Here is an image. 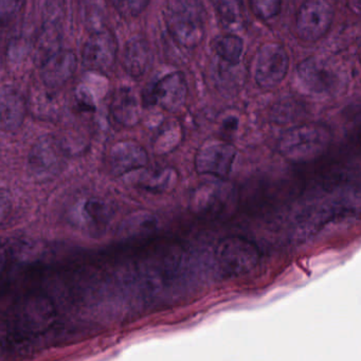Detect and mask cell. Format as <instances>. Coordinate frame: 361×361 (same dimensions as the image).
I'll list each match as a JSON object with an SVG mask.
<instances>
[{"label": "cell", "mask_w": 361, "mask_h": 361, "mask_svg": "<svg viewBox=\"0 0 361 361\" xmlns=\"http://www.w3.org/2000/svg\"><path fill=\"white\" fill-rule=\"evenodd\" d=\"M204 7L200 0H173L166 22L172 39L183 47L194 49L204 37Z\"/></svg>", "instance_id": "cell-1"}, {"label": "cell", "mask_w": 361, "mask_h": 361, "mask_svg": "<svg viewBox=\"0 0 361 361\" xmlns=\"http://www.w3.org/2000/svg\"><path fill=\"white\" fill-rule=\"evenodd\" d=\"M331 141V134L321 124L310 123L286 130L279 142L280 153L293 162L316 159L324 153Z\"/></svg>", "instance_id": "cell-2"}, {"label": "cell", "mask_w": 361, "mask_h": 361, "mask_svg": "<svg viewBox=\"0 0 361 361\" xmlns=\"http://www.w3.org/2000/svg\"><path fill=\"white\" fill-rule=\"evenodd\" d=\"M56 317V308L48 298L33 295L20 302L14 308L9 321L10 331L18 339H26L49 329Z\"/></svg>", "instance_id": "cell-3"}, {"label": "cell", "mask_w": 361, "mask_h": 361, "mask_svg": "<svg viewBox=\"0 0 361 361\" xmlns=\"http://www.w3.org/2000/svg\"><path fill=\"white\" fill-rule=\"evenodd\" d=\"M257 247L242 236H228L215 249V262L225 276H240L250 272L259 263Z\"/></svg>", "instance_id": "cell-4"}, {"label": "cell", "mask_w": 361, "mask_h": 361, "mask_svg": "<svg viewBox=\"0 0 361 361\" xmlns=\"http://www.w3.org/2000/svg\"><path fill=\"white\" fill-rule=\"evenodd\" d=\"M334 18L335 10L329 0H307L298 11V35L310 43L319 41L329 32Z\"/></svg>", "instance_id": "cell-5"}, {"label": "cell", "mask_w": 361, "mask_h": 361, "mask_svg": "<svg viewBox=\"0 0 361 361\" xmlns=\"http://www.w3.org/2000/svg\"><path fill=\"white\" fill-rule=\"evenodd\" d=\"M64 158V149L54 136L42 137L29 154V172L37 180H50L62 170Z\"/></svg>", "instance_id": "cell-6"}, {"label": "cell", "mask_w": 361, "mask_h": 361, "mask_svg": "<svg viewBox=\"0 0 361 361\" xmlns=\"http://www.w3.org/2000/svg\"><path fill=\"white\" fill-rule=\"evenodd\" d=\"M289 69V56L280 44L268 43L257 52L255 78L261 87L274 88L280 85Z\"/></svg>", "instance_id": "cell-7"}, {"label": "cell", "mask_w": 361, "mask_h": 361, "mask_svg": "<svg viewBox=\"0 0 361 361\" xmlns=\"http://www.w3.org/2000/svg\"><path fill=\"white\" fill-rule=\"evenodd\" d=\"M188 83L185 73L174 71L156 82L143 94V105L158 104L168 111H179L187 101Z\"/></svg>", "instance_id": "cell-8"}, {"label": "cell", "mask_w": 361, "mask_h": 361, "mask_svg": "<svg viewBox=\"0 0 361 361\" xmlns=\"http://www.w3.org/2000/svg\"><path fill=\"white\" fill-rule=\"evenodd\" d=\"M118 43L115 35L106 29L92 33L83 46L82 62L90 71L111 69L117 60Z\"/></svg>", "instance_id": "cell-9"}, {"label": "cell", "mask_w": 361, "mask_h": 361, "mask_svg": "<svg viewBox=\"0 0 361 361\" xmlns=\"http://www.w3.org/2000/svg\"><path fill=\"white\" fill-rule=\"evenodd\" d=\"M236 149L227 142L204 145L195 156V168L200 174L225 179L232 170Z\"/></svg>", "instance_id": "cell-10"}, {"label": "cell", "mask_w": 361, "mask_h": 361, "mask_svg": "<svg viewBox=\"0 0 361 361\" xmlns=\"http://www.w3.org/2000/svg\"><path fill=\"white\" fill-rule=\"evenodd\" d=\"M297 75L300 85L310 94H329L335 90L338 84L335 71L318 58L303 61L298 66Z\"/></svg>", "instance_id": "cell-11"}, {"label": "cell", "mask_w": 361, "mask_h": 361, "mask_svg": "<svg viewBox=\"0 0 361 361\" xmlns=\"http://www.w3.org/2000/svg\"><path fill=\"white\" fill-rule=\"evenodd\" d=\"M77 67V56L71 50L60 49L42 63V81L47 87H61L75 75Z\"/></svg>", "instance_id": "cell-12"}, {"label": "cell", "mask_w": 361, "mask_h": 361, "mask_svg": "<svg viewBox=\"0 0 361 361\" xmlns=\"http://www.w3.org/2000/svg\"><path fill=\"white\" fill-rule=\"evenodd\" d=\"M147 162L149 155L145 147L135 141H120L114 145L109 154V166L115 176L145 168Z\"/></svg>", "instance_id": "cell-13"}, {"label": "cell", "mask_w": 361, "mask_h": 361, "mask_svg": "<svg viewBox=\"0 0 361 361\" xmlns=\"http://www.w3.org/2000/svg\"><path fill=\"white\" fill-rule=\"evenodd\" d=\"M153 64V51L147 39L132 37L124 46L123 67L134 79H140Z\"/></svg>", "instance_id": "cell-14"}, {"label": "cell", "mask_w": 361, "mask_h": 361, "mask_svg": "<svg viewBox=\"0 0 361 361\" xmlns=\"http://www.w3.org/2000/svg\"><path fill=\"white\" fill-rule=\"evenodd\" d=\"M114 211L111 202L102 198H88L81 207V216L86 229L92 235H102L113 219Z\"/></svg>", "instance_id": "cell-15"}, {"label": "cell", "mask_w": 361, "mask_h": 361, "mask_svg": "<svg viewBox=\"0 0 361 361\" xmlns=\"http://www.w3.org/2000/svg\"><path fill=\"white\" fill-rule=\"evenodd\" d=\"M1 128L6 132H14L20 128L26 116V101L12 86H4L1 90Z\"/></svg>", "instance_id": "cell-16"}, {"label": "cell", "mask_w": 361, "mask_h": 361, "mask_svg": "<svg viewBox=\"0 0 361 361\" xmlns=\"http://www.w3.org/2000/svg\"><path fill=\"white\" fill-rule=\"evenodd\" d=\"M111 114L121 126H137L141 119V109L136 94L130 88L118 90L111 98Z\"/></svg>", "instance_id": "cell-17"}, {"label": "cell", "mask_w": 361, "mask_h": 361, "mask_svg": "<svg viewBox=\"0 0 361 361\" xmlns=\"http://www.w3.org/2000/svg\"><path fill=\"white\" fill-rule=\"evenodd\" d=\"M138 185L147 191L166 193L172 191L178 183V174L173 168L157 169L145 172Z\"/></svg>", "instance_id": "cell-18"}, {"label": "cell", "mask_w": 361, "mask_h": 361, "mask_svg": "<svg viewBox=\"0 0 361 361\" xmlns=\"http://www.w3.org/2000/svg\"><path fill=\"white\" fill-rule=\"evenodd\" d=\"M211 46L213 51L221 61L232 66H235L240 63L244 51V41L235 35L215 37Z\"/></svg>", "instance_id": "cell-19"}, {"label": "cell", "mask_w": 361, "mask_h": 361, "mask_svg": "<svg viewBox=\"0 0 361 361\" xmlns=\"http://www.w3.org/2000/svg\"><path fill=\"white\" fill-rule=\"evenodd\" d=\"M249 6L259 20H271L280 13L282 0H249Z\"/></svg>", "instance_id": "cell-20"}, {"label": "cell", "mask_w": 361, "mask_h": 361, "mask_svg": "<svg viewBox=\"0 0 361 361\" xmlns=\"http://www.w3.org/2000/svg\"><path fill=\"white\" fill-rule=\"evenodd\" d=\"M111 3L122 18H135L147 9L149 0H111Z\"/></svg>", "instance_id": "cell-21"}, {"label": "cell", "mask_w": 361, "mask_h": 361, "mask_svg": "<svg viewBox=\"0 0 361 361\" xmlns=\"http://www.w3.org/2000/svg\"><path fill=\"white\" fill-rule=\"evenodd\" d=\"M217 13L226 24H235L238 20V8L235 0H219L216 5Z\"/></svg>", "instance_id": "cell-22"}, {"label": "cell", "mask_w": 361, "mask_h": 361, "mask_svg": "<svg viewBox=\"0 0 361 361\" xmlns=\"http://www.w3.org/2000/svg\"><path fill=\"white\" fill-rule=\"evenodd\" d=\"M26 0H0V12L3 18H11L24 7Z\"/></svg>", "instance_id": "cell-23"}, {"label": "cell", "mask_w": 361, "mask_h": 361, "mask_svg": "<svg viewBox=\"0 0 361 361\" xmlns=\"http://www.w3.org/2000/svg\"><path fill=\"white\" fill-rule=\"evenodd\" d=\"M348 6L355 13L361 16V0H348Z\"/></svg>", "instance_id": "cell-24"}, {"label": "cell", "mask_w": 361, "mask_h": 361, "mask_svg": "<svg viewBox=\"0 0 361 361\" xmlns=\"http://www.w3.org/2000/svg\"><path fill=\"white\" fill-rule=\"evenodd\" d=\"M236 126H238V120L235 118H229V119L226 120L225 123H224V128L226 130H235Z\"/></svg>", "instance_id": "cell-25"}]
</instances>
